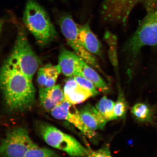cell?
Here are the masks:
<instances>
[{
    "label": "cell",
    "mask_w": 157,
    "mask_h": 157,
    "mask_svg": "<svg viewBox=\"0 0 157 157\" xmlns=\"http://www.w3.org/2000/svg\"><path fill=\"white\" fill-rule=\"evenodd\" d=\"M0 83L4 101L9 111H23L32 107L35 95L32 80L8 58L1 69Z\"/></svg>",
    "instance_id": "1"
},
{
    "label": "cell",
    "mask_w": 157,
    "mask_h": 157,
    "mask_svg": "<svg viewBox=\"0 0 157 157\" xmlns=\"http://www.w3.org/2000/svg\"><path fill=\"white\" fill-rule=\"evenodd\" d=\"M146 13L122 49L127 56V73L129 78L132 77L136 61L143 47L157 45V9Z\"/></svg>",
    "instance_id": "2"
},
{
    "label": "cell",
    "mask_w": 157,
    "mask_h": 157,
    "mask_svg": "<svg viewBox=\"0 0 157 157\" xmlns=\"http://www.w3.org/2000/svg\"><path fill=\"white\" fill-rule=\"evenodd\" d=\"M23 20L40 47L47 46L57 36V33L48 14L35 0H27Z\"/></svg>",
    "instance_id": "3"
},
{
    "label": "cell",
    "mask_w": 157,
    "mask_h": 157,
    "mask_svg": "<svg viewBox=\"0 0 157 157\" xmlns=\"http://www.w3.org/2000/svg\"><path fill=\"white\" fill-rule=\"evenodd\" d=\"M37 129L41 137L49 146L63 151L72 157H89L87 148L74 137L53 125L41 123L37 125Z\"/></svg>",
    "instance_id": "4"
},
{
    "label": "cell",
    "mask_w": 157,
    "mask_h": 157,
    "mask_svg": "<svg viewBox=\"0 0 157 157\" xmlns=\"http://www.w3.org/2000/svg\"><path fill=\"white\" fill-rule=\"evenodd\" d=\"M8 58L32 80L40 65V60L29 44L24 29H21L18 31L14 46Z\"/></svg>",
    "instance_id": "5"
},
{
    "label": "cell",
    "mask_w": 157,
    "mask_h": 157,
    "mask_svg": "<svg viewBox=\"0 0 157 157\" xmlns=\"http://www.w3.org/2000/svg\"><path fill=\"white\" fill-rule=\"evenodd\" d=\"M58 24L62 33L67 40L68 44L75 53L84 62L104 74L95 56L84 48L78 37L79 27L72 16L64 13L60 17Z\"/></svg>",
    "instance_id": "6"
},
{
    "label": "cell",
    "mask_w": 157,
    "mask_h": 157,
    "mask_svg": "<svg viewBox=\"0 0 157 157\" xmlns=\"http://www.w3.org/2000/svg\"><path fill=\"white\" fill-rule=\"evenodd\" d=\"M24 128H15L7 133L2 141L0 152L2 157H24L34 144Z\"/></svg>",
    "instance_id": "7"
},
{
    "label": "cell",
    "mask_w": 157,
    "mask_h": 157,
    "mask_svg": "<svg viewBox=\"0 0 157 157\" xmlns=\"http://www.w3.org/2000/svg\"><path fill=\"white\" fill-rule=\"evenodd\" d=\"M74 105L65 99L50 113L55 118L64 120L71 123L88 138H94L97 135L96 133L84 124L80 117L79 111Z\"/></svg>",
    "instance_id": "8"
},
{
    "label": "cell",
    "mask_w": 157,
    "mask_h": 157,
    "mask_svg": "<svg viewBox=\"0 0 157 157\" xmlns=\"http://www.w3.org/2000/svg\"><path fill=\"white\" fill-rule=\"evenodd\" d=\"M80 58L74 53L65 48L62 49L59 55L58 65L62 72L68 78L82 76L80 70Z\"/></svg>",
    "instance_id": "9"
},
{
    "label": "cell",
    "mask_w": 157,
    "mask_h": 157,
    "mask_svg": "<svg viewBox=\"0 0 157 157\" xmlns=\"http://www.w3.org/2000/svg\"><path fill=\"white\" fill-rule=\"evenodd\" d=\"M63 91L65 99L73 105L81 103L93 97L91 93L80 86L73 77L66 82Z\"/></svg>",
    "instance_id": "10"
},
{
    "label": "cell",
    "mask_w": 157,
    "mask_h": 157,
    "mask_svg": "<svg viewBox=\"0 0 157 157\" xmlns=\"http://www.w3.org/2000/svg\"><path fill=\"white\" fill-rule=\"evenodd\" d=\"M78 111L82 121L92 130L103 129L108 121L96 107L90 104L84 106Z\"/></svg>",
    "instance_id": "11"
},
{
    "label": "cell",
    "mask_w": 157,
    "mask_h": 157,
    "mask_svg": "<svg viewBox=\"0 0 157 157\" xmlns=\"http://www.w3.org/2000/svg\"><path fill=\"white\" fill-rule=\"evenodd\" d=\"M39 97L42 106L50 112L65 99L63 91L59 85L48 89L39 88Z\"/></svg>",
    "instance_id": "12"
},
{
    "label": "cell",
    "mask_w": 157,
    "mask_h": 157,
    "mask_svg": "<svg viewBox=\"0 0 157 157\" xmlns=\"http://www.w3.org/2000/svg\"><path fill=\"white\" fill-rule=\"evenodd\" d=\"M78 37L84 48L88 52L98 56H102L101 43L91 31L89 22L79 27Z\"/></svg>",
    "instance_id": "13"
},
{
    "label": "cell",
    "mask_w": 157,
    "mask_h": 157,
    "mask_svg": "<svg viewBox=\"0 0 157 157\" xmlns=\"http://www.w3.org/2000/svg\"><path fill=\"white\" fill-rule=\"evenodd\" d=\"M79 64L82 76L90 80L96 88L103 93H109L110 89L107 84L95 70L81 58L80 59Z\"/></svg>",
    "instance_id": "14"
},
{
    "label": "cell",
    "mask_w": 157,
    "mask_h": 157,
    "mask_svg": "<svg viewBox=\"0 0 157 157\" xmlns=\"http://www.w3.org/2000/svg\"><path fill=\"white\" fill-rule=\"evenodd\" d=\"M131 113L137 120L144 123H153L154 111L151 107L144 103L135 105L131 109Z\"/></svg>",
    "instance_id": "15"
},
{
    "label": "cell",
    "mask_w": 157,
    "mask_h": 157,
    "mask_svg": "<svg viewBox=\"0 0 157 157\" xmlns=\"http://www.w3.org/2000/svg\"><path fill=\"white\" fill-rule=\"evenodd\" d=\"M115 103L107 97L102 98L96 105V108L107 121L117 119L114 113Z\"/></svg>",
    "instance_id": "16"
},
{
    "label": "cell",
    "mask_w": 157,
    "mask_h": 157,
    "mask_svg": "<svg viewBox=\"0 0 157 157\" xmlns=\"http://www.w3.org/2000/svg\"><path fill=\"white\" fill-rule=\"evenodd\" d=\"M42 68L47 80L46 85L44 88L48 89L53 87L56 85L59 75L62 72L58 64L54 66L48 64Z\"/></svg>",
    "instance_id": "17"
},
{
    "label": "cell",
    "mask_w": 157,
    "mask_h": 157,
    "mask_svg": "<svg viewBox=\"0 0 157 157\" xmlns=\"http://www.w3.org/2000/svg\"><path fill=\"white\" fill-rule=\"evenodd\" d=\"M24 157H55V154L52 150L40 148L34 143Z\"/></svg>",
    "instance_id": "18"
},
{
    "label": "cell",
    "mask_w": 157,
    "mask_h": 157,
    "mask_svg": "<svg viewBox=\"0 0 157 157\" xmlns=\"http://www.w3.org/2000/svg\"><path fill=\"white\" fill-rule=\"evenodd\" d=\"M128 108V105L122 92L120 90L118 97L114 107V113L116 117L123 118L125 117Z\"/></svg>",
    "instance_id": "19"
},
{
    "label": "cell",
    "mask_w": 157,
    "mask_h": 157,
    "mask_svg": "<svg viewBox=\"0 0 157 157\" xmlns=\"http://www.w3.org/2000/svg\"><path fill=\"white\" fill-rule=\"evenodd\" d=\"M73 78L80 86L89 91L93 97H95L99 94L94 84L87 78L80 76H75Z\"/></svg>",
    "instance_id": "20"
},
{
    "label": "cell",
    "mask_w": 157,
    "mask_h": 157,
    "mask_svg": "<svg viewBox=\"0 0 157 157\" xmlns=\"http://www.w3.org/2000/svg\"><path fill=\"white\" fill-rule=\"evenodd\" d=\"M89 157H113L111 154L109 145H105L97 151L92 150L89 147Z\"/></svg>",
    "instance_id": "21"
},
{
    "label": "cell",
    "mask_w": 157,
    "mask_h": 157,
    "mask_svg": "<svg viewBox=\"0 0 157 157\" xmlns=\"http://www.w3.org/2000/svg\"><path fill=\"white\" fill-rule=\"evenodd\" d=\"M37 82L39 88H44L46 85L47 80L43 68H39L37 74Z\"/></svg>",
    "instance_id": "22"
},
{
    "label": "cell",
    "mask_w": 157,
    "mask_h": 157,
    "mask_svg": "<svg viewBox=\"0 0 157 157\" xmlns=\"http://www.w3.org/2000/svg\"><path fill=\"white\" fill-rule=\"evenodd\" d=\"M143 6L148 13L157 9V0H143Z\"/></svg>",
    "instance_id": "23"
},
{
    "label": "cell",
    "mask_w": 157,
    "mask_h": 157,
    "mask_svg": "<svg viewBox=\"0 0 157 157\" xmlns=\"http://www.w3.org/2000/svg\"><path fill=\"white\" fill-rule=\"evenodd\" d=\"M156 71H157V67H156Z\"/></svg>",
    "instance_id": "24"
},
{
    "label": "cell",
    "mask_w": 157,
    "mask_h": 157,
    "mask_svg": "<svg viewBox=\"0 0 157 157\" xmlns=\"http://www.w3.org/2000/svg\"></svg>",
    "instance_id": "25"
}]
</instances>
